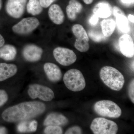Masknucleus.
I'll return each mask as SVG.
<instances>
[{
    "mask_svg": "<svg viewBox=\"0 0 134 134\" xmlns=\"http://www.w3.org/2000/svg\"><path fill=\"white\" fill-rule=\"evenodd\" d=\"M46 106L38 101H27L10 107L2 114L4 121L9 122H21L38 117L44 112Z\"/></svg>",
    "mask_w": 134,
    "mask_h": 134,
    "instance_id": "f257e3e1",
    "label": "nucleus"
},
{
    "mask_svg": "<svg viewBox=\"0 0 134 134\" xmlns=\"http://www.w3.org/2000/svg\"><path fill=\"white\" fill-rule=\"evenodd\" d=\"M99 76L103 83L113 90L119 91L125 84L124 76L113 67H103L100 69Z\"/></svg>",
    "mask_w": 134,
    "mask_h": 134,
    "instance_id": "f03ea898",
    "label": "nucleus"
},
{
    "mask_svg": "<svg viewBox=\"0 0 134 134\" xmlns=\"http://www.w3.org/2000/svg\"><path fill=\"white\" fill-rule=\"evenodd\" d=\"M63 81L67 88L72 91H81L86 86L85 79L82 72L75 69L66 72L63 76Z\"/></svg>",
    "mask_w": 134,
    "mask_h": 134,
    "instance_id": "7ed1b4c3",
    "label": "nucleus"
},
{
    "mask_svg": "<svg viewBox=\"0 0 134 134\" xmlns=\"http://www.w3.org/2000/svg\"><path fill=\"white\" fill-rule=\"evenodd\" d=\"M94 110L98 114L103 117L117 118L121 115L122 111L119 105L111 100L98 101L94 104Z\"/></svg>",
    "mask_w": 134,
    "mask_h": 134,
    "instance_id": "20e7f679",
    "label": "nucleus"
},
{
    "mask_svg": "<svg viewBox=\"0 0 134 134\" xmlns=\"http://www.w3.org/2000/svg\"><path fill=\"white\" fill-rule=\"evenodd\" d=\"M90 128L95 134H115L118 130V126L115 122L102 117L94 119Z\"/></svg>",
    "mask_w": 134,
    "mask_h": 134,
    "instance_id": "39448f33",
    "label": "nucleus"
},
{
    "mask_svg": "<svg viewBox=\"0 0 134 134\" xmlns=\"http://www.w3.org/2000/svg\"><path fill=\"white\" fill-rule=\"evenodd\" d=\"M28 93L32 99L38 98L45 101H51L54 97V93L52 89L38 84L30 85L28 90Z\"/></svg>",
    "mask_w": 134,
    "mask_h": 134,
    "instance_id": "423d86ee",
    "label": "nucleus"
},
{
    "mask_svg": "<svg viewBox=\"0 0 134 134\" xmlns=\"http://www.w3.org/2000/svg\"><path fill=\"white\" fill-rule=\"evenodd\" d=\"M40 24V23L37 18H26L15 24L12 27V30L14 33L19 35H27L36 30Z\"/></svg>",
    "mask_w": 134,
    "mask_h": 134,
    "instance_id": "0eeeda50",
    "label": "nucleus"
},
{
    "mask_svg": "<svg viewBox=\"0 0 134 134\" xmlns=\"http://www.w3.org/2000/svg\"><path fill=\"white\" fill-rule=\"evenodd\" d=\"M54 57L56 61L64 66H69L76 61V54L73 50L62 47L55 48L53 52Z\"/></svg>",
    "mask_w": 134,
    "mask_h": 134,
    "instance_id": "6e6552de",
    "label": "nucleus"
},
{
    "mask_svg": "<svg viewBox=\"0 0 134 134\" xmlns=\"http://www.w3.org/2000/svg\"><path fill=\"white\" fill-rule=\"evenodd\" d=\"M27 0H7L5 9L10 16L14 18H20L24 14Z\"/></svg>",
    "mask_w": 134,
    "mask_h": 134,
    "instance_id": "1a4fd4ad",
    "label": "nucleus"
},
{
    "mask_svg": "<svg viewBox=\"0 0 134 134\" xmlns=\"http://www.w3.org/2000/svg\"><path fill=\"white\" fill-rule=\"evenodd\" d=\"M43 52V50L40 47L34 44H29L24 47L22 54L27 61L35 62L41 59Z\"/></svg>",
    "mask_w": 134,
    "mask_h": 134,
    "instance_id": "9d476101",
    "label": "nucleus"
},
{
    "mask_svg": "<svg viewBox=\"0 0 134 134\" xmlns=\"http://www.w3.org/2000/svg\"><path fill=\"white\" fill-rule=\"evenodd\" d=\"M120 51L126 57L132 58L134 55V44L133 39L129 34H123L119 40Z\"/></svg>",
    "mask_w": 134,
    "mask_h": 134,
    "instance_id": "9b49d317",
    "label": "nucleus"
},
{
    "mask_svg": "<svg viewBox=\"0 0 134 134\" xmlns=\"http://www.w3.org/2000/svg\"><path fill=\"white\" fill-rule=\"evenodd\" d=\"M113 11L114 15L116 18L115 23L118 29L123 33L127 34L129 32L130 26L128 19L124 12L117 7H114Z\"/></svg>",
    "mask_w": 134,
    "mask_h": 134,
    "instance_id": "f8f14e48",
    "label": "nucleus"
},
{
    "mask_svg": "<svg viewBox=\"0 0 134 134\" xmlns=\"http://www.w3.org/2000/svg\"><path fill=\"white\" fill-rule=\"evenodd\" d=\"M44 70L48 79L50 81L56 82L62 79V75L59 67L52 63H46L44 65Z\"/></svg>",
    "mask_w": 134,
    "mask_h": 134,
    "instance_id": "ddd939ff",
    "label": "nucleus"
},
{
    "mask_svg": "<svg viewBox=\"0 0 134 134\" xmlns=\"http://www.w3.org/2000/svg\"><path fill=\"white\" fill-rule=\"evenodd\" d=\"M68 122V120L64 115L57 113H51L48 114L44 122V126H64Z\"/></svg>",
    "mask_w": 134,
    "mask_h": 134,
    "instance_id": "4468645a",
    "label": "nucleus"
},
{
    "mask_svg": "<svg viewBox=\"0 0 134 134\" xmlns=\"http://www.w3.org/2000/svg\"><path fill=\"white\" fill-rule=\"evenodd\" d=\"M48 15L50 20L55 24H62L65 20L64 13L60 6L57 4H53L50 7Z\"/></svg>",
    "mask_w": 134,
    "mask_h": 134,
    "instance_id": "2eb2a0df",
    "label": "nucleus"
},
{
    "mask_svg": "<svg viewBox=\"0 0 134 134\" xmlns=\"http://www.w3.org/2000/svg\"><path fill=\"white\" fill-rule=\"evenodd\" d=\"M112 10L110 3L105 1L100 2L96 4L93 9L94 14L98 18H107L111 14Z\"/></svg>",
    "mask_w": 134,
    "mask_h": 134,
    "instance_id": "dca6fc26",
    "label": "nucleus"
},
{
    "mask_svg": "<svg viewBox=\"0 0 134 134\" xmlns=\"http://www.w3.org/2000/svg\"><path fill=\"white\" fill-rule=\"evenodd\" d=\"M17 71V67L15 64L0 63V82L3 81L14 76Z\"/></svg>",
    "mask_w": 134,
    "mask_h": 134,
    "instance_id": "f3484780",
    "label": "nucleus"
},
{
    "mask_svg": "<svg viewBox=\"0 0 134 134\" xmlns=\"http://www.w3.org/2000/svg\"><path fill=\"white\" fill-rule=\"evenodd\" d=\"M82 9V5L77 0H70L69 4L66 8V12L69 19L72 21L75 20L77 15L81 12Z\"/></svg>",
    "mask_w": 134,
    "mask_h": 134,
    "instance_id": "a211bd4d",
    "label": "nucleus"
},
{
    "mask_svg": "<svg viewBox=\"0 0 134 134\" xmlns=\"http://www.w3.org/2000/svg\"><path fill=\"white\" fill-rule=\"evenodd\" d=\"M16 54V48L12 45L4 44L0 47V58L5 60H13Z\"/></svg>",
    "mask_w": 134,
    "mask_h": 134,
    "instance_id": "6ab92c4d",
    "label": "nucleus"
},
{
    "mask_svg": "<svg viewBox=\"0 0 134 134\" xmlns=\"http://www.w3.org/2000/svg\"><path fill=\"white\" fill-rule=\"evenodd\" d=\"M37 122L36 120H27L20 122L17 129L20 133L35 132L37 130Z\"/></svg>",
    "mask_w": 134,
    "mask_h": 134,
    "instance_id": "aec40b11",
    "label": "nucleus"
},
{
    "mask_svg": "<svg viewBox=\"0 0 134 134\" xmlns=\"http://www.w3.org/2000/svg\"><path fill=\"white\" fill-rule=\"evenodd\" d=\"M116 23L112 19H104L100 23L102 33L106 37L111 36L115 30Z\"/></svg>",
    "mask_w": 134,
    "mask_h": 134,
    "instance_id": "412c9836",
    "label": "nucleus"
},
{
    "mask_svg": "<svg viewBox=\"0 0 134 134\" xmlns=\"http://www.w3.org/2000/svg\"><path fill=\"white\" fill-rule=\"evenodd\" d=\"M26 8L28 13L34 16L40 14L43 11V8L39 0H29Z\"/></svg>",
    "mask_w": 134,
    "mask_h": 134,
    "instance_id": "4be33fe9",
    "label": "nucleus"
},
{
    "mask_svg": "<svg viewBox=\"0 0 134 134\" xmlns=\"http://www.w3.org/2000/svg\"><path fill=\"white\" fill-rule=\"evenodd\" d=\"M72 31L77 39L89 41L88 34L84 29L83 26L80 24H75L72 27Z\"/></svg>",
    "mask_w": 134,
    "mask_h": 134,
    "instance_id": "5701e85b",
    "label": "nucleus"
},
{
    "mask_svg": "<svg viewBox=\"0 0 134 134\" xmlns=\"http://www.w3.org/2000/svg\"><path fill=\"white\" fill-rule=\"evenodd\" d=\"M74 46L75 48L81 52H85L90 48L89 41L77 38L75 41Z\"/></svg>",
    "mask_w": 134,
    "mask_h": 134,
    "instance_id": "b1692460",
    "label": "nucleus"
},
{
    "mask_svg": "<svg viewBox=\"0 0 134 134\" xmlns=\"http://www.w3.org/2000/svg\"><path fill=\"white\" fill-rule=\"evenodd\" d=\"M88 35L92 41L97 43L104 41L106 39V37L103 35V33L94 30H91L89 31Z\"/></svg>",
    "mask_w": 134,
    "mask_h": 134,
    "instance_id": "393cba45",
    "label": "nucleus"
},
{
    "mask_svg": "<svg viewBox=\"0 0 134 134\" xmlns=\"http://www.w3.org/2000/svg\"><path fill=\"white\" fill-rule=\"evenodd\" d=\"M63 132L62 128L59 126H47L44 130V133L47 134H61Z\"/></svg>",
    "mask_w": 134,
    "mask_h": 134,
    "instance_id": "a878e982",
    "label": "nucleus"
},
{
    "mask_svg": "<svg viewBox=\"0 0 134 134\" xmlns=\"http://www.w3.org/2000/svg\"><path fill=\"white\" fill-rule=\"evenodd\" d=\"M8 96L5 91L0 90V107H2L7 102Z\"/></svg>",
    "mask_w": 134,
    "mask_h": 134,
    "instance_id": "bb28decb",
    "label": "nucleus"
},
{
    "mask_svg": "<svg viewBox=\"0 0 134 134\" xmlns=\"http://www.w3.org/2000/svg\"><path fill=\"white\" fill-rule=\"evenodd\" d=\"M82 133L81 129L77 126H75L70 128L65 132L66 134H81Z\"/></svg>",
    "mask_w": 134,
    "mask_h": 134,
    "instance_id": "cd10ccee",
    "label": "nucleus"
},
{
    "mask_svg": "<svg viewBox=\"0 0 134 134\" xmlns=\"http://www.w3.org/2000/svg\"><path fill=\"white\" fill-rule=\"evenodd\" d=\"M129 96L133 103H134V80L133 79L130 82L129 87Z\"/></svg>",
    "mask_w": 134,
    "mask_h": 134,
    "instance_id": "c85d7f7f",
    "label": "nucleus"
},
{
    "mask_svg": "<svg viewBox=\"0 0 134 134\" xmlns=\"http://www.w3.org/2000/svg\"><path fill=\"white\" fill-rule=\"evenodd\" d=\"M42 7L47 8L56 0H39Z\"/></svg>",
    "mask_w": 134,
    "mask_h": 134,
    "instance_id": "c756f323",
    "label": "nucleus"
},
{
    "mask_svg": "<svg viewBox=\"0 0 134 134\" xmlns=\"http://www.w3.org/2000/svg\"><path fill=\"white\" fill-rule=\"evenodd\" d=\"M99 18L96 16V15L94 14L91 18L89 20V22L90 24L92 25H96L98 23Z\"/></svg>",
    "mask_w": 134,
    "mask_h": 134,
    "instance_id": "7c9ffc66",
    "label": "nucleus"
},
{
    "mask_svg": "<svg viewBox=\"0 0 134 134\" xmlns=\"http://www.w3.org/2000/svg\"><path fill=\"white\" fill-rule=\"evenodd\" d=\"M121 2L124 5L130 6L134 3V0H120Z\"/></svg>",
    "mask_w": 134,
    "mask_h": 134,
    "instance_id": "2f4dec72",
    "label": "nucleus"
},
{
    "mask_svg": "<svg viewBox=\"0 0 134 134\" xmlns=\"http://www.w3.org/2000/svg\"><path fill=\"white\" fill-rule=\"evenodd\" d=\"M7 130L5 127L0 126V134H7Z\"/></svg>",
    "mask_w": 134,
    "mask_h": 134,
    "instance_id": "473e14b6",
    "label": "nucleus"
},
{
    "mask_svg": "<svg viewBox=\"0 0 134 134\" xmlns=\"http://www.w3.org/2000/svg\"><path fill=\"white\" fill-rule=\"evenodd\" d=\"M5 41L4 38L0 34V47L5 44Z\"/></svg>",
    "mask_w": 134,
    "mask_h": 134,
    "instance_id": "72a5a7b5",
    "label": "nucleus"
},
{
    "mask_svg": "<svg viewBox=\"0 0 134 134\" xmlns=\"http://www.w3.org/2000/svg\"><path fill=\"white\" fill-rule=\"evenodd\" d=\"M128 19L130 22L132 23H134V16L133 15L129 14L128 17Z\"/></svg>",
    "mask_w": 134,
    "mask_h": 134,
    "instance_id": "f704fd0d",
    "label": "nucleus"
},
{
    "mask_svg": "<svg viewBox=\"0 0 134 134\" xmlns=\"http://www.w3.org/2000/svg\"><path fill=\"white\" fill-rule=\"evenodd\" d=\"M94 0H83L84 2L87 5L91 4Z\"/></svg>",
    "mask_w": 134,
    "mask_h": 134,
    "instance_id": "c9c22d12",
    "label": "nucleus"
},
{
    "mask_svg": "<svg viewBox=\"0 0 134 134\" xmlns=\"http://www.w3.org/2000/svg\"><path fill=\"white\" fill-rule=\"evenodd\" d=\"M2 0H0V10L1 9L2 7Z\"/></svg>",
    "mask_w": 134,
    "mask_h": 134,
    "instance_id": "e433bc0d",
    "label": "nucleus"
}]
</instances>
